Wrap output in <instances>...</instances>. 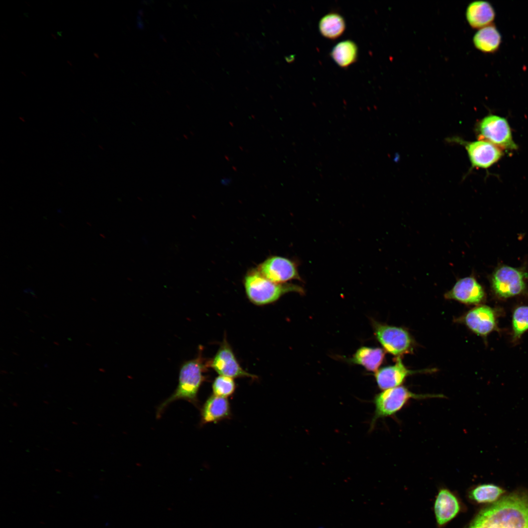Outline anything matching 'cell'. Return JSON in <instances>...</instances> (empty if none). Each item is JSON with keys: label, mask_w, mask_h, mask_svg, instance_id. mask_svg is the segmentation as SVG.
I'll return each mask as SVG.
<instances>
[{"label": "cell", "mask_w": 528, "mask_h": 528, "mask_svg": "<svg viewBox=\"0 0 528 528\" xmlns=\"http://www.w3.org/2000/svg\"><path fill=\"white\" fill-rule=\"evenodd\" d=\"M512 326L515 338L519 337L528 330V306H521L515 310Z\"/></svg>", "instance_id": "obj_23"}, {"label": "cell", "mask_w": 528, "mask_h": 528, "mask_svg": "<svg viewBox=\"0 0 528 528\" xmlns=\"http://www.w3.org/2000/svg\"><path fill=\"white\" fill-rule=\"evenodd\" d=\"M418 372L408 369L400 357H397L394 365L377 371L375 378L379 388L383 390L399 386L408 375Z\"/></svg>", "instance_id": "obj_14"}, {"label": "cell", "mask_w": 528, "mask_h": 528, "mask_svg": "<svg viewBox=\"0 0 528 528\" xmlns=\"http://www.w3.org/2000/svg\"><path fill=\"white\" fill-rule=\"evenodd\" d=\"M484 292L481 285L473 277L460 279L444 294L446 299L454 300L465 304H477L484 299Z\"/></svg>", "instance_id": "obj_11"}, {"label": "cell", "mask_w": 528, "mask_h": 528, "mask_svg": "<svg viewBox=\"0 0 528 528\" xmlns=\"http://www.w3.org/2000/svg\"><path fill=\"white\" fill-rule=\"evenodd\" d=\"M461 510V501L456 494L447 488L439 490L434 504L435 518L439 527L454 519Z\"/></svg>", "instance_id": "obj_12"}, {"label": "cell", "mask_w": 528, "mask_h": 528, "mask_svg": "<svg viewBox=\"0 0 528 528\" xmlns=\"http://www.w3.org/2000/svg\"><path fill=\"white\" fill-rule=\"evenodd\" d=\"M501 43V35L493 23L478 29L473 38L475 47L484 53L496 52Z\"/></svg>", "instance_id": "obj_17"}, {"label": "cell", "mask_w": 528, "mask_h": 528, "mask_svg": "<svg viewBox=\"0 0 528 528\" xmlns=\"http://www.w3.org/2000/svg\"><path fill=\"white\" fill-rule=\"evenodd\" d=\"M331 55L339 66L346 67L355 61L357 47L352 41L346 40L337 44L332 49Z\"/></svg>", "instance_id": "obj_20"}, {"label": "cell", "mask_w": 528, "mask_h": 528, "mask_svg": "<svg viewBox=\"0 0 528 528\" xmlns=\"http://www.w3.org/2000/svg\"><path fill=\"white\" fill-rule=\"evenodd\" d=\"M461 321L473 332L482 336L490 333L495 325L494 312L486 306L477 307L469 310Z\"/></svg>", "instance_id": "obj_13"}, {"label": "cell", "mask_w": 528, "mask_h": 528, "mask_svg": "<svg viewBox=\"0 0 528 528\" xmlns=\"http://www.w3.org/2000/svg\"><path fill=\"white\" fill-rule=\"evenodd\" d=\"M472 168L487 169L504 156L503 150L485 140L464 142Z\"/></svg>", "instance_id": "obj_10"}, {"label": "cell", "mask_w": 528, "mask_h": 528, "mask_svg": "<svg viewBox=\"0 0 528 528\" xmlns=\"http://www.w3.org/2000/svg\"><path fill=\"white\" fill-rule=\"evenodd\" d=\"M467 528H528V493L501 498L482 509Z\"/></svg>", "instance_id": "obj_1"}, {"label": "cell", "mask_w": 528, "mask_h": 528, "mask_svg": "<svg viewBox=\"0 0 528 528\" xmlns=\"http://www.w3.org/2000/svg\"><path fill=\"white\" fill-rule=\"evenodd\" d=\"M477 131L478 140L489 142L502 150L513 151L518 148L510 125L505 117L489 114L479 121Z\"/></svg>", "instance_id": "obj_5"}, {"label": "cell", "mask_w": 528, "mask_h": 528, "mask_svg": "<svg viewBox=\"0 0 528 528\" xmlns=\"http://www.w3.org/2000/svg\"><path fill=\"white\" fill-rule=\"evenodd\" d=\"M503 488L492 484H479L470 490L469 499L478 504L495 503L505 492Z\"/></svg>", "instance_id": "obj_19"}, {"label": "cell", "mask_w": 528, "mask_h": 528, "mask_svg": "<svg viewBox=\"0 0 528 528\" xmlns=\"http://www.w3.org/2000/svg\"><path fill=\"white\" fill-rule=\"evenodd\" d=\"M207 367V362H204L200 353L196 358L184 362L180 368L177 388L158 407L157 416L160 417L170 403L178 399L197 404L198 393L205 379L203 373Z\"/></svg>", "instance_id": "obj_2"}, {"label": "cell", "mask_w": 528, "mask_h": 528, "mask_svg": "<svg viewBox=\"0 0 528 528\" xmlns=\"http://www.w3.org/2000/svg\"><path fill=\"white\" fill-rule=\"evenodd\" d=\"M492 283L495 293L504 298L519 294L525 288L523 273L508 266H503L496 270L492 276Z\"/></svg>", "instance_id": "obj_8"}, {"label": "cell", "mask_w": 528, "mask_h": 528, "mask_svg": "<svg viewBox=\"0 0 528 528\" xmlns=\"http://www.w3.org/2000/svg\"><path fill=\"white\" fill-rule=\"evenodd\" d=\"M319 27L323 36L333 39L343 33L345 28V23L341 15L332 13L325 15L321 19Z\"/></svg>", "instance_id": "obj_21"}, {"label": "cell", "mask_w": 528, "mask_h": 528, "mask_svg": "<svg viewBox=\"0 0 528 528\" xmlns=\"http://www.w3.org/2000/svg\"><path fill=\"white\" fill-rule=\"evenodd\" d=\"M235 388L233 378L223 375L217 377L212 384L214 395L226 398L234 394Z\"/></svg>", "instance_id": "obj_22"}, {"label": "cell", "mask_w": 528, "mask_h": 528, "mask_svg": "<svg viewBox=\"0 0 528 528\" xmlns=\"http://www.w3.org/2000/svg\"><path fill=\"white\" fill-rule=\"evenodd\" d=\"M208 367L212 368L220 375L231 378L257 376L251 374L240 366L227 342L224 340L213 358L207 362Z\"/></svg>", "instance_id": "obj_9"}, {"label": "cell", "mask_w": 528, "mask_h": 528, "mask_svg": "<svg viewBox=\"0 0 528 528\" xmlns=\"http://www.w3.org/2000/svg\"><path fill=\"white\" fill-rule=\"evenodd\" d=\"M257 269L267 279L279 284H285L292 280H301L296 263L281 256L268 258L259 264Z\"/></svg>", "instance_id": "obj_7"}, {"label": "cell", "mask_w": 528, "mask_h": 528, "mask_svg": "<svg viewBox=\"0 0 528 528\" xmlns=\"http://www.w3.org/2000/svg\"><path fill=\"white\" fill-rule=\"evenodd\" d=\"M373 325L376 339L387 352L400 357L411 352L413 340L406 330L376 322Z\"/></svg>", "instance_id": "obj_6"}, {"label": "cell", "mask_w": 528, "mask_h": 528, "mask_svg": "<svg viewBox=\"0 0 528 528\" xmlns=\"http://www.w3.org/2000/svg\"><path fill=\"white\" fill-rule=\"evenodd\" d=\"M385 356L383 349L362 347L357 350L351 360L353 363L363 366L367 370L376 372Z\"/></svg>", "instance_id": "obj_18"}, {"label": "cell", "mask_w": 528, "mask_h": 528, "mask_svg": "<svg viewBox=\"0 0 528 528\" xmlns=\"http://www.w3.org/2000/svg\"><path fill=\"white\" fill-rule=\"evenodd\" d=\"M495 16L493 7L485 0H475L470 2L465 11L466 21L473 29H479L492 24Z\"/></svg>", "instance_id": "obj_15"}, {"label": "cell", "mask_w": 528, "mask_h": 528, "mask_svg": "<svg viewBox=\"0 0 528 528\" xmlns=\"http://www.w3.org/2000/svg\"><path fill=\"white\" fill-rule=\"evenodd\" d=\"M243 283L247 298L258 306L273 303L288 292H304L303 288L297 285L273 282L263 276L257 269L247 273Z\"/></svg>", "instance_id": "obj_3"}, {"label": "cell", "mask_w": 528, "mask_h": 528, "mask_svg": "<svg viewBox=\"0 0 528 528\" xmlns=\"http://www.w3.org/2000/svg\"><path fill=\"white\" fill-rule=\"evenodd\" d=\"M442 397L441 395L417 394L400 386L385 390L377 394L374 398L375 410L371 421L370 430L374 427L379 418L394 415L411 399Z\"/></svg>", "instance_id": "obj_4"}, {"label": "cell", "mask_w": 528, "mask_h": 528, "mask_svg": "<svg viewBox=\"0 0 528 528\" xmlns=\"http://www.w3.org/2000/svg\"><path fill=\"white\" fill-rule=\"evenodd\" d=\"M230 415L228 399L213 395L207 398L202 407L201 421L202 424L216 422L229 418Z\"/></svg>", "instance_id": "obj_16"}]
</instances>
